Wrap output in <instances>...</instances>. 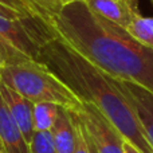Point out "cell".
<instances>
[{"label":"cell","mask_w":153,"mask_h":153,"mask_svg":"<svg viewBox=\"0 0 153 153\" xmlns=\"http://www.w3.org/2000/svg\"><path fill=\"white\" fill-rule=\"evenodd\" d=\"M0 95H1L4 103L7 105L12 118L20 128L26 141L28 145L35 134L34 126V102L27 100L22 94L16 93L13 89L8 87L3 82H0Z\"/></svg>","instance_id":"52a82bcc"},{"label":"cell","mask_w":153,"mask_h":153,"mask_svg":"<svg viewBox=\"0 0 153 153\" xmlns=\"http://www.w3.org/2000/svg\"><path fill=\"white\" fill-rule=\"evenodd\" d=\"M50 24L65 43L105 74L153 93V50L126 28L97 15L85 1L62 7Z\"/></svg>","instance_id":"6da1fadb"},{"label":"cell","mask_w":153,"mask_h":153,"mask_svg":"<svg viewBox=\"0 0 153 153\" xmlns=\"http://www.w3.org/2000/svg\"><path fill=\"white\" fill-rule=\"evenodd\" d=\"M30 152L31 153H58L50 130L35 132L34 137L31 140V144H30Z\"/></svg>","instance_id":"5bb4252c"},{"label":"cell","mask_w":153,"mask_h":153,"mask_svg":"<svg viewBox=\"0 0 153 153\" xmlns=\"http://www.w3.org/2000/svg\"><path fill=\"white\" fill-rule=\"evenodd\" d=\"M58 153H73L76 143V126L73 111L59 108L58 117L50 130Z\"/></svg>","instance_id":"30bf717a"},{"label":"cell","mask_w":153,"mask_h":153,"mask_svg":"<svg viewBox=\"0 0 153 153\" xmlns=\"http://www.w3.org/2000/svg\"><path fill=\"white\" fill-rule=\"evenodd\" d=\"M4 65V61H3V56H1V54H0V67Z\"/></svg>","instance_id":"d6986e66"},{"label":"cell","mask_w":153,"mask_h":153,"mask_svg":"<svg viewBox=\"0 0 153 153\" xmlns=\"http://www.w3.org/2000/svg\"><path fill=\"white\" fill-rule=\"evenodd\" d=\"M0 82L34 103L51 102L71 111H76L82 106L81 98L39 61L3 65Z\"/></svg>","instance_id":"3957f363"},{"label":"cell","mask_w":153,"mask_h":153,"mask_svg":"<svg viewBox=\"0 0 153 153\" xmlns=\"http://www.w3.org/2000/svg\"><path fill=\"white\" fill-rule=\"evenodd\" d=\"M74 118H75V126H76V143H75V148H74V152L73 153H95L94 146L91 145V143H90L83 126H82V124L79 122V120L76 118L75 114H74Z\"/></svg>","instance_id":"2e32d148"},{"label":"cell","mask_w":153,"mask_h":153,"mask_svg":"<svg viewBox=\"0 0 153 153\" xmlns=\"http://www.w3.org/2000/svg\"><path fill=\"white\" fill-rule=\"evenodd\" d=\"M0 153H4V152H3V151H1V149H0Z\"/></svg>","instance_id":"44dd1931"},{"label":"cell","mask_w":153,"mask_h":153,"mask_svg":"<svg viewBox=\"0 0 153 153\" xmlns=\"http://www.w3.org/2000/svg\"><path fill=\"white\" fill-rule=\"evenodd\" d=\"M129 3H137V0H128Z\"/></svg>","instance_id":"ffe728a7"},{"label":"cell","mask_w":153,"mask_h":153,"mask_svg":"<svg viewBox=\"0 0 153 153\" xmlns=\"http://www.w3.org/2000/svg\"><path fill=\"white\" fill-rule=\"evenodd\" d=\"M38 61L59 76L82 101L93 103L116 126L126 143L140 153H153L132 105L110 75L79 55L59 36L42 48Z\"/></svg>","instance_id":"7a4b0ae2"},{"label":"cell","mask_w":153,"mask_h":153,"mask_svg":"<svg viewBox=\"0 0 153 153\" xmlns=\"http://www.w3.org/2000/svg\"><path fill=\"white\" fill-rule=\"evenodd\" d=\"M27 1L34 7L38 16H40L48 23L62 8L59 0H27Z\"/></svg>","instance_id":"9a60e30c"},{"label":"cell","mask_w":153,"mask_h":153,"mask_svg":"<svg viewBox=\"0 0 153 153\" xmlns=\"http://www.w3.org/2000/svg\"><path fill=\"white\" fill-rule=\"evenodd\" d=\"M61 106L51 102L34 103V126L35 132L51 130L56 121Z\"/></svg>","instance_id":"7c38bea8"},{"label":"cell","mask_w":153,"mask_h":153,"mask_svg":"<svg viewBox=\"0 0 153 153\" xmlns=\"http://www.w3.org/2000/svg\"><path fill=\"white\" fill-rule=\"evenodd\" d=\"M61 1V5L65 7V5H69V4H73V3H78V1H85V0H59Z\"/></svg>","instance_id":"ac0fdd59"},{"label":"cell","mask_w":153,"mask_h":153,"mask_svg":"<svg viewBox=\"0 0 153 153\" xmlns=\"http://www.w3.org/2000/svg\"><path fill=\"white\" fill-rule=\"evenodd\" d=\"M124 151H125V153H140L134 146L130 145V144L126 143V141H125V144H124Z\"/></svg>","instance_id":"e0dca14e"},{"label":"cell","mask_w":153,"mask_h":153,"mask_svg":"<svg viewBox=\"0 0 153 153\" xmlns=\"http://www.w3.org/2000/svg\"><path fill=\"white\" fill-rule=\"evenodd\" d=\"M58 36L39 16L8 18L0 13V54L4 65L38 61L42 48Z\"/></svg>","instance_id":"277c9868"},{"label":"cell","mask_w":153,"mask_h":153,"mask_svg":"<svg viewBox=\"0 0 153 153\" xmlns=\"http://www.w3.org/2000/svg\"><path fill=\"white\" fill-rule=\"evenodd\" d=\"M0 13L8 18L38 16L36 11L27 0H0Z\"/></svg>","instance_id":"4fadbf2b"},{"label":"cell","mask_w":153,"mask_h":153,"mask_svg":"<svg viewBox=\"0 0 153 153\" xmlns=\"http://www.w3.org/2000/svg\"><path fill=\"white\" fill-rule=\"evenodd\" d=\"M0 149L4 153H31L20 128L0 95Z\"/></svg>","instance_id":"ba28073f"},{"label":"cell","mask_w":153,"mask_h":153,"mask_svg":"<svg viewBox=\"0 0 153 153\" xmlns=\"http://www.w3.org/2000/svg\"><path fill=\"white\" fill-rule=\"evenodd\" d=\"M128 32L137 42L153 50V18L144 16L141 12H137L133 16L132 22L126 27Z\"/></svg>","instance_id":"8fae6325"},{"label":"cell","mask_w":153,"mask_h":153,"mask_svg":"<svg viewBox=\"0 0 153 153\" xmlns=\"http://www.w3.org/2000/svg\"><path fill=\"white\" fill-rule=\"evenodd\" d=\"M73 113L82 124L95 153H125V138L93 103L82 101V106Z\"/></svg>","instance_id":"5b68a950"},{"label":"cell","mask_w":153,"mask_h":153,"mask_svg":"<svg viewBox=\"0 0 153 153\" xmlns=\"http://www.w3.org/2000/svg\"><path fill=\"white\" fill-rule=\"evenodd\" d=\"M152 3H153V0H152Z\"/></svg>","instance_id":"7402d4cb"},{"label":"cell","mask_w":153,"mask_h":153,"mask_svg":"<svg viewBox=\"0 0 153 153\" xmlns=\"http://www.w3.org/2000/svg\"><path fill=\"white\" fill-rule=\"evenodd\" d=\"M111 79L132 105L133 110L145 132L146 140L149 141L153 149V93L134 82L121 81V79L116 78Z\"/></svg>","instance_id":"8992f818"},{"label":"cell","mask_w":153,"mask_h":153,"mask_svg":"<svg viewBox=\"0 0 153 153\" xmlns=\"http://www.w3.org/2000/svg\"><path fill=\"white\" fill-rule=\"evenodd\" d=\"M87 7L97 15L126 28L133 16L140 12L137 3L128 0H85Z\"/></svg>","instance_id":"9c48e42d"}]
</instances>
